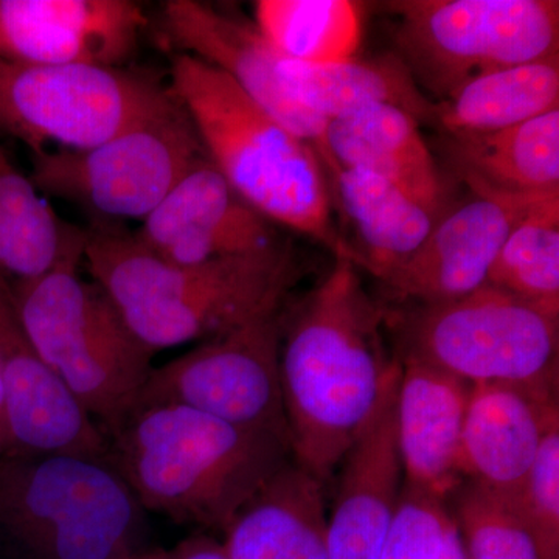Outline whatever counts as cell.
Wrapping results in <instances>:
<instances>
[{
  "label": "cell",
  "instance_id": "1",
  "mask_svg": "<svg viewBox=\"0 0 559 559\" xmlns=\"http://www.w3.org/2000/svg\"><path fill=\"white\" fill-rule=\"evenodd\" d=\"M381 323L358 267L345 259H334L296 310H285L280 384L290 454L323 487L336 477L395 366Z\"/></svg>",
  "mask_w": 559,
  "mask_h": 559
},
{
  "label": "cell",
  "instance_id": "2",
  "mask_svg": "<svg viewBox=\"0 0 559 559\" xmlns=\"http://www.w3.org/2000/svg\"><path fill=\"white\" fill-rule=\"evenodd\" d=\"M106 441V459L146 513L218 539L253 495L293 462L288 437L178 404L134 407Z\"/></svg>",
  "mask_w": 559,
  "mask_h": 559
},
{
  "label": "cell",
  "instance_id": "3",
  "mask_svg": "<svg viewBox=\"0 0 559 559\" xmlns=\"http://www.w3.org/2000/svg\"><path fill=\"white\" fill-rule=\"evenodd\" d=\"M83 261L135 337L156 355L221 336L285 307L299 278L286 241L200 264L162 260L134 235L87 231Z\"/></svg>",
  "mask_w": 559,
  "mask_h": 559
},
{
  "label": "cell",
  "instance_id": "4",
  "mask_svg": "<svg viewBox=\"0 0 559 559\" xmlns=\"http://www.w3.org/2000/svg\"><path fill=\"white\" fill-rule=\"evenodd\" d=\"M168 86L205 156L242 200L360 270L355 246L337 229L329 175L310 143L250 100L226 73L190 55L173 58Z\"/></svg>",
  "mask_w": 559,
  "mask_h": 559
},
{
  "label": "cell",
  "instance_id": "5",
  "mask_svg": "<svg viewBox=\"0 0 559 559\" xmlns=\"http://www.w3.org/2000/svg\"><path fill=\"white\" fill-rule=\"evenodd\" d=\"M86 235L72 227L50 271L11 286L33 347L106 436L134 409L154 353L105 290L80 277Z\"/></svg>",
  "mask_w": 559,
  "mask_h": 559
},
{
  "label": "cell",
  "instance_id": "6",
  "mask_svg": "<svg viewBox=\"0 0 559 559\" xmlns=\"http://www.w3.org/2000/svg\"><path fill=\"white\" fill-rule=\"evenodd\" d=\"M146 516L106 457H0V540L21 559L131 558L148 549Z\"/></svg>",
  "mask_w": 559,
  "mask_h": 559
},
{
  "label": "cell",
  "instance_id": "7",
  "mask_svg": "<svg viewBox=\"0 0 559 559\" xmlns=\"http://www.w3.org/2000/svg\"><path fill=\"white\" fill-rule=\"evenodd\" d=\"M404 355L468 384L518 385L558 396L559 316L484 285L419 305L407 316Z\"/></svg>",
  "mask_w": 559,
  "mask_h": 559
},
{
  "label": "cell",
  "instance_id": "8",
  "mask_svg": "<svg viewBox=\"0 0 559 559\" xmlns=\"http://www.w3.org/2000/svg\"><path fill=\"white\" fill-rule=\"evenodd\" d=\"M385 9L404 66L440 100L485 73L559 58L557 0H400Z\"/></svg>",
  "mask_w": 559,
  "mask_h": 559
},
{
  "label": "cell",
  "instance_id": "9",
  "mask_svg": "<svg viewBox=\"0 0 559 559\" xmlns=\"http://www.w3.org/2000/svg\"><path fill=\"white\" fill-rule=\"evenodd\" d=\"M175 102L168 84L124 68L0 58V132L32 154L90 150Z\"/></svg>",
  "mask_w": 559,
  "mask_h": 559
},
{
  "label": "cell",
  "instance_id": "10",
  "mask_svg": "<svg viewBox=\"0 0 559 559\" xmlns=\"http://www.w3.org/2000/svg\"><path fill=\"white\" fill-rule=\"evenodd\" d=\"M204 157L197 130L176 98L164 112L90 150L32 154L28 178L39 193L106 218L143 221Z\"/></svg>",
  "mask_w": 559,
  "mask_h": 559
},
{
  "label": "cell",
  "instance_id": "11",
  "mask_svg": "<svg viewBox=\"0 0 559 559\" xmlns=\"http://www.w3.org/2000/svg\"><path fill=\"white\" fill-rule=\"evenodd\" d=\"M283 318L285 307L153 367L135 407L178 404L288 437L280 384Z\"/></svg>",
  "mask_w": 559,
  "mask_h": 559
},
{
  "label": "cell",
  "instance_id": "12",
  "mask_svg": "<svg viewBox=\"0 0 559 559\" xmlns=\"http://www.w3.org/2000/svg\"><path fill=\"white\" fill-rule=\"evenodd\" d=\"M162 24L179 53L190 55L226 73L250 100L310 143L331 178L336 164L326 143L329 123L290 97L280 72L282 57L255 25L197 0L165 3Z\"/></svg>",
  "mask_w": 559,
  "mask_h": 559
},
{
  "label": "cell",
  "instance_id": "13",
  "mask_svg": "<svg viewBox=\"0 0 559 559\" xmlns=\"http://www.w3.org/2000/svg\"><path fill=\"white\" fill-rule=\"evenodd\" d=\"M146 25L131 0H0V58L123 68Z\"/></svg>",
  "mask_w": 559,
  "mask_h": 559
},
{
  "label": "cell",
  "instance_id": "14",
  "mask_svg": "<svg viewBox=\"0 0 559 559\" xmlns=\"http://www.w3.org/2000/svg\"><path fill=\"white\" fill-rule=\"evenodd\" d=\"M134 237L154 255L178 264L260 252L282 241L275 224L242 200L207 156L142 221Z\"/></svg>",
  "mask_w": 559,
  "mask_h": 559
},
{
  "label": "cell",
  "instance_id": "15",
  "mask_svg": "<svg viewBox=\"0 0 559 559\" xmlns=\"http://www.w3.org/2000/svg\"><path fill=\"white\" fill-rule=\"evenodd\" d=\"M400 373L396 359L377 406L337 468L326 518L329 559H381L404 487L396 433Z\"/></svg>",
  "mask_w": 559,
  "mask_h": 559
},
{
  "label": "cell",
  "instance_id": "16",
  "mask_svg": "<svg viewBox=\"0 0 559 559\" xmlns=\"http://www.w3.org/2000/svg\"><path fill=\"white\" fill-rule=\"evenodd\" d=\"M547 198L474 194V200L443 210L425 242L385 285L400 299L418 305L468 296L487 285L510 231Z\"/></svg>",
  "mask_w": 559,
  "mask_h": 559
},
{
  "label": "cell",
  "instance_id": "17",
  "mask_svg": "<svg viewBox=\"0 0 559 559\" xmlns=\"http://www.w3.org/2000/svg\"><path fill=\"white\" fill-rule=\"evenodd\" d=\"M0 381L13 451L106 457L100 426L46 366L22 325L13 286L0 272Z\"/></svg>",
  "mask_w": 559,
  "mask_h": 559
},
{
  "label": "cell",
  "instance_id": "18",
  "mask_svg": "<svg viewBox=\"0 0 559 559\" xmlns=\"http://www.w3.org/2000/svg\"><path fill=\"white\" fill-rule=\"evenodd\" d=\"M555 428L558 396L518 385H471L460 451L463 479L516 500L540 444Z\"/></svg>",
  "mask_w": 559,
  "mask_h": 559
},
{
  "label": "cell",
  "instance_id": "19",
  "mask_svg": "<svg viewBox=\"0 0 559 559\" xmlns=\"http://www.w3.org/2000/svg\"><path fill=\"white\" fill-rule=\"evenodd\" d=\"M396 433L404 485L447 502L465 481L462 430L471 384L414 358H400Z\"/></svg>",
  "mask_w": 559,
  "mask_h": 559
},
{
  "label": "cell",
  "instance_id": "20",
  "mask_svg": "<svg viewBox=\"0 0 559 559\" xmlns=\"http://www.w3.org/2000/svg\"><path fill=\"white\" fill-rule=\"evenodd\" d=\"M323 492L294 460L283 466L221 536L227 559H329Z\"/></svg>",
  "mask_w": 559,
  "mask_h": 559
},
{
  "label": "cell",
  "instance_id": "21",
  "mask_svg": "<svg viewBox=\"0 0 559 559\" xmlns=\"http://www.w3.org/2000/svg\"><path fill=\"white\" fill-rule=\"evenodd\" d=\"M450 159L474 194H559V109L480 134L450 135Z\"/></svg>",
  "mask_w": 559,
  "mask_h": 559
},
{
  "label": "cell",
  "instance_id": "22",
  "mask_svg": "<svg viewBox=\"0 0 559 559\" xmlns=\"http://www.w3.org/2000/svg\"><path fill=\"white\" fill-rule=\"evenodd\" d=\"M326 143L336 168L373 173L436 215L443 212V180L419 121L407 110L377 106L347 120L331 121Z\"/></svg>",
  "mask_w": 559,
  "mask_h": 559
},
{
  "label": "cell",
  "instance_id": "23",
  "mask_svg": "<svg viewBox=\"0 0 559 559\" xmlns=\"http://www.w3.org/2000/svg\"><path fill=\"white\" fill-rule=\"evenodd\" d=\"M280 72L290 97L326 123L347 120L377 106H395L418 121H433L436 105L419 92L417 81L401 61L355 58L334 64H304L282 57Z\"/></svg>",
  "mask_w": 559,
  "mask_h": 559
},
{
  "label": "cell",
  "instance_id": "24",
  "mask_svg": "<svg viewBox=\"0 0 559 559\" xmlns=\"http://www.w3.org/2000/svg\"><path fill=\"white\" fill-rule=\"evenodd\" d=\"M330 186L358 234L362 270L381 282L417 252L440 216L389 180L359 168L337 165Z\"/></svg>",
  "mask_w": 559,
  "mask_h": 559
},
{
  "label": "cell",
  "instance_id": "25",
  "mask_svg": "<svg viewBox=\"0 0 559 559\" xmlns=\"http://www.w3.org/2000/svg\"><path fill=\"white\" fill-rule=\"evenodd\" d=\"M559 109V58L485 73L433 106L448 135L480 134Z\"/></svg>",
  "mask_w": 559,
  "mask_h": 559
},
{
  "label": "cell",
  "instance_id": "26",
  "mask_svg": "<svg viewBox=\"0 0 559 559\" xmlns=\"http://www.w3.org/2000/svg\"><path fill=\"white\" fill-rule=\"evenodd\" d=\"M257 31L272 49L304 64L355 60L362 35L358 3L349 0H259Z\"/></svg>",
  "mask_w": 559,
  "mask_h": 559
},
{
  "label": "cell",
  "instance_id": "27",
  "mask_svg": "<svg viewBox=\"0 0 559 559\" xmlns=\"http://www.w3.org/2000/svg\"><path fill=\"white\" fill-rule=\"evenodd\" d=\"M70 230L0 145V272L10 282L46 274L60 260Z\"/></svg>",
  "mask_w": 559,
  "mask_h": 559
},
{
  "label": "cell",
  "instance_id": "28",
  "mask_svg": "<svg viewBox=\"0 0 559 559\" xmlns=\"http://www.w3.org/2000/svg\"><path fill=\"white\" fill-rule=\"evenodd\" d=\"M487 285L559 316V194L539 202L510 231Z\"/></svg>",
  "mask_w": 559,
  "mask_h": 559
},
{
  "label": "cell",
  "instance_id": "29",
  "mask_svg": "<svg viewBox=\"0 0 559 559\" xmlns=\"http://www.w3.org/2000/svg\"><path fill=\"white\" fill-rule=\"evenodd\" d=\"M444 503L466 559H543L516 500L465 480Z\"/></svg>",
  "mask_w": 559,
  "mask_h": 559
},
{
  "label": "cell",
  "instance_id": "30",
  "mask_svg": "<svg viewBox=\"0 0 559 559\" xmlns=\"http://www.w3.org/2000/svg\"><path fill=\"white\" fill-rule=\"evenodd\" d=\"M543 559H559V428L540 444L516 499Z\"/></svg>",
  "mask_w": 559,
  "mask_h": 559
},
{
  "label": "cell",
  "instance_id": "31",
  "mask_svg": "<svg viewBox=\"0 0 559 559\" xmlns=\"http://www.w3.org/2000/svg\"><path fill=\"white\" fill-rule=\"evenodd\" d=\"M450 520L447 503L404 485L381 559H440Z\"/></svg>",
  "mask_w": 559,
  "mask_h": 559
},
{
  "label": "cell",
  "instance_id": "32",
  "mask_svg": "<svg viewBox=\"0 0 559 559\" xmlns=\"http://www.w3.org/2000/svg\"><path fill=\"white\" fill-rule=\"evenodd\" d=\"M168 559H227L223 544L209 533L193 532L168 550Z\"/></svg>",
  "mask_w": 559,
  "mask_h": 559
},
{
  "label": "cell",
  "instance_id": "33",
  "mask_svg": "<svg viewBox=\"0 0 559 559\" xmlns=\"http://www.w3.org/2000/svg\"><path fill=\"white\" fill-rule=\"evenodd\" d=\"M13 451V436H11L9 409H7L5 392L0 381V457Z\"/></svg>",
  "mask_w": 559,
  "mask_h": 559
},
{
  "label": "cell",
  "instance_id": "34",
  "mask_svg": "<svg viewBox=\"0 0 559 559\" xmlns=\"http://www.w3.org/2000/svg\"><path fill=\"white\" fill-rule=\"evenodd\" d=\"M440 559H466L465 550H463L462 546V540H460L457 528H455L454 522H452V520H450V524H448L447 535H444L443 549H441Z\"/></svg>",
  "mask_w": 559,
  "mask_h": 559
},
{
  "label": "cell",
  "instance_id": "35",
  "mask_svg": "<svg viewBox=\"0 0 559 559\" xmlns=\"http://www.w3.org/2000/svg\"><path fill=\"white\" fill-rule=\"evenodd\" d=\"M128 559H168V550L146 549L132 555V557Z\"/></svg>",
  "mask_w": 559,
  "mask_h": 559
}]
</instances>
